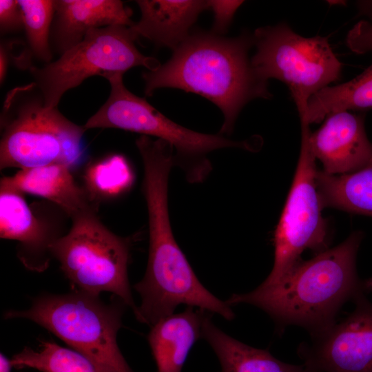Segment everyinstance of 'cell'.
<instances>
[{
	"label": "cell",
	"instance_id": "1",
	"mask_svg": "<svg viewBox=\"0 0 372 372\" xmlns=\"http://www.w3.org/2000/svg\"><path fill=\"white\" fill-rule=\"evenodd\" d=\"M138 149L144 166L149 245L145 275L133 286L141 299L136 320L152 327L174 313L179 304L233 320L231 306L203 285L173 234L167 202L169 174L174 165L172 148L163 141L147 140Z\"/></svg>",
	"mask_w": 372,
	"mask_h": 372
},
{
	"label": "cell",
	"instance_id": "2",
	"mask_svg": "<svg viewBox=\"0 0 372 372\" xmlns=\"http://www.w3.org/2000/svg\"><path fill=\"white\" fill-rule=\"evenodd\" d=\"M362 238V232L355 231L340 245L302 260L279 282H262L251 291L233 293L225 302L231 307L254 305L280 325L300 326L311 335L320 333L335 322L344 303L372 289V280L360 279L355 267Z\"/></svg>",
	"mask_w": 372,
	"mask_h": 372
},
{
	"label": "cell",
	"instance_id": "3",
	"mask_svg": "<svg viewBox=\"0 0 372 372\" xmlns=\"http://www.w3.org/2000/svg\"><path fill=\"white\" fill-rule=\"evenodd\" d=\"M253 45L249 33L235 38L212 31L192 33L165 63L143 72L145 93L152 96L157 89L170 87L198 94L223 112L220 134H230L246 103L271 97L267 81L256 74L249 58Z\"/></svg>",
	"mask_w": 372,
	"mask_h": 372
},
{
	"label": "cell",
	"instance_id": "4",
	"mask_svg": "<svg viewBox=\"0 0 372 372\" xmlns=\"http://www.w3.org/2000/svg\"><path fill=\"white\" fill-rule=\"evenodd\" d=\"M0 169H25L52 164L72 168L83 150L86 129L56 107H47L32 82L10 90L0 116Z\"/></svg>",
	"mask_w": 372,
	"mask_h": 372
},
{
	"label": "cell",
	"instance_id": "5",
	"mask_svg": "<svg viewBox=\"0 0 372 372\" xmlns=\"http://www.w3.org/2000/svg\"><path fill=\"white\" fill-rule=\"evenodd\" d=\"M127 306L115 296L110 303L79 289L43 293L24 310L10 309L3 318L26 319L47 329L103 372H134L117 344Z\"/></svg>",
	"mask_w": 372,
	"mask_h": 372
},
{
	"label": "cell",
	"instance_id": "6",
	"mask_svg": "<svg viewBox=\"0 0 372 372\" xmlns=\"http://www.w3.org/2000/svg\"><path fill=\"white\" fill-rule=\"evenodd\" d=\"M122 73L103 76L110 84V94L105 103L83 125L93 128H116L152 136L170 144L175 164L185 172L187 180L198 183L211 169L207 154L226 147L253 151L249 141H234L221 135L206 134L185 128L167 118L125 86Z\"/></svg>",
	"mask_w": 372,
	"mask_h": 372
},
{
	"label": "cell",
	"instance_id": "7",
	"mask_svg": "<svg viewBox=\"0 0 372 372\" xmlns=\"http://www.w3.org/2000/svg\"><path fill=\"white\" fill-rule=\"evenodd\" d=\"M51 252L74 289L96 296L110 292L136 315L127 275L130 241L112 232L97 214L72 219L69 231L54 242Z\"/></svg>",
	"mask_w": 372,
	"mask_h": 372
},
{
	"label": "cell",
	"instance_id": "8",
	"mask_svg": "<svg viewBox=\"0 0 372 372\" xmlns=\"http://www.w3.org/2000/svg\"><path fill=\"white\" fill-rule=\"evenodd\" d=\"M253 38V69L265 81L276 79L288 86L300 118L312 96L340 79L342 63L327 37H304L282 23L258 28Z\"/></svg>",
	"mask_w": 372,
	"mask_h": 372
},
{
	"label": "cell",
	"instance_id": "9",
	"mask_svg": "<svg viewBox=\"0 0 372 372\" xmlns=\"http://www.w3.org/2000/svg\"><path fill=\"white\" fill-rule=\"evenodd\" d=\"M136 39L130 27L94 29L57 60L42 68L30 66V74L42 93L45 105L56 107L68 90L94 75L124 74L136 66L157 69L161 64L139 52L134 44Z\"/></svg>",
	"mask_w": 372,
	"mask_h": 372
},
{
	"label": "cell",
	"instance_id": "10",
	"mask_svg": "<svg viewBox=\"0 0 372 372\" xmlns=\"http://www.w3.org/2000/svg\"><path fill=\"white\" fill-rule=\"evenodd\" d=\"M300 156L293 183L273 236L274 260L262 282L273 284L285 278L302 261L307 249L316 254L328 249L327 224L316 185V158L309 145V125L301 124Z\"/></svg>",
	"mask_w": 372,
	"mask_h": 372
},
{
	"label": "cell",
	"instance_id": "11",
	"mask_svg": "<svg viewBox=\"0 0 372 372\" xmlns=\"http://www.w3.org/2000/svg\"><path fill=\"white\" fill-rule=\"evenodd\" d=\"M354 302L345 319L300 345L309 372H372V302L366 296Z\"/></svg>",
	"mask_w": 372,
	"mask_h": 372
},
{
	"label": "cell",
	"instance_id": "12",
	"mask_svg": "<svg viewBox=\"0 0 372 372\" xmlns=\"http://www.w3.org/2000/svg\"><path fill=\"white\" fill-rule=\"evenodd\" d=\"M61 236L32 209L24 194L0 184V237L18 242L17 256L27 269L45 271L52 258L51 247Z\"/></svg>",
	"mask_w": 372,
	"mask_h": 372
},
{
	"label": "cell",
	"instance_id": "13",
	"mask_svg": "<svg viewBox=\"0 0 372 372\" xmlns=\"http://www.w3.org/2000/svg\"><path fill=\"white\" fill-rule=\"evenodd\" d=\"M308 141L312 154L329 174L353 172L372 161V143L362 116L347 110L328 115L318 130L309 133Z\"/></svg>",
	"mask_w": 372,
	"mask_h": 372
},
{
	"label": "cell",
	"instance_id": "14",
	"mask_svg": "<svg viewBox=\"0 0 372 372\" xmlns=\"http://www.w3.org/2000/svg\"><path fill=\"white\" fill-rule=\"evenodd\" d=\"M54 6L50 43L61 54L81 42L90 30L134 25L131 9L118 0H56Z\"/></svg>",
	"mask_w": 372,
	"mask_h": 372
},
{
	"label": "cell",
	"instance_id": "15",
	"mask_svg": "<svg viewBox=\"0 0 372 372\" xmlns=\"http://www.w3.org/2000/svg\"><path fill=\"white\" fill-rule=\"evenodd\" d=\"M63 164H52L19 169L12 176H5L0 184L23 194L47 199L56 205L71 220L87 214H97L98 202L85 187L79 186Z\"/></svg>",
	"mask_w": 372,
	"mask_h": 372
},
{
	"label": "cell",
	"instance_id": "16",
	"mask_svg": "<svg viewBox=\"0 0 372 372\" xmlns=\"http://www.w3.org/2000/svg\"><path fill=\"white\" fill-rule=\"evenodd\" d=\"M136 3L141 18L130 27L133 34L173 50L189 36L199 14L208 9L207 1L139 0Z\"/></svg>",
	"mask_w": 372,
	"mask_h": 372
},
{
	"label": "cell",
	"instance_id": "17",
	"mask_svg": "<svg viewBox=\"0 0 372 372\" xmlns=\"http://www.w3.org/2000/svg\"><path fill=\"white\" fill-rule=\"evenodd\" d=\"M209 313L187 307L172 313L151 327L147 341L157 372H181L189 351L201 338L203 321Z\"/></svg>",
	"mask_w": 372,
	"mask_h": 372
},
{
	"label": "cell",
	"instance_id": "18",
	"mask_svg": "<svg viewBox=\"0 0 372 372\" xmlns=\"http://www.w3.org/2000/svg\"><path fill=\"white\" fill-rule=\"evenodd\" d=\"M208 313L202 326L201 338L211 347L221 366L220 372H309L302 364L284 362L267 349L249 346L227 335L211 320Z\"/></svg>",
	"mask_w": 372,
	"mask_h": 372
},
{
	"label": "cell",
	"instance_id": "19",
	"mask_svg": "<svg viewBox=\"0 0 372 372\" xmlns=\"http://www.w3.org/2000/svg\"><path fill=\"white\" fill-rule=\"evenodd\" d=\"M316 180L323 207L372 217V161L359 170L341 175L318 170Z\"/></svg>",
	"mask_w": 372,
	"mask_h": 372
},
{
	"label": "cell",
	"instance_id": "20",
	"mask_svg": "<svg viewBox=\"0 0 372 372\" xmlns=\"http://www.w3.org/2000/svg\"><path fill=\"white\" fill-rule=\"evenodd\" d=\"M371 107L372 65L355 79L335 86H328L312 96L300 121L310 125L336 112Z\"/></svg>",
	"mask_w": 372,
	"mask_h": 372
},
{
	"label": "cell",
	"instance_id": "21",
	"mask_svg": "<svg viewBox=\"0 0 372 372\" xmlns=\"http://www.w3.org/2000/svg\"><path fill=\"white\" fill-rule=\"evenodd\" d=\"M10 360L16 369L41 372H103L79 353L48 340H40L37 349L24 347Z\"/></svg>",
	"mask_w": 372,
	"mask_h": 372
},
{
	"label": "cell",
	"instance_id": "22",
	"mask_svg": "<svg viewBox=\"0 0 372 372\" xmlns=\"http://www.w3.org/2000/svg\"><path fill=\"white\" fill-rule=\"evenodd\" d=\"M85 189L97 202L118 197L129 191L134 174L127 160L114 154L99 161L86 169Z\"/></svg>",
	"mask_w": 372,
	"mask_h": 372
},
{
	"label": "cell",
	"instance_id": "23",
	"mask_svg": "<svg viewBox=\"0 0 372 372\" xmlns=\"http://www.w3.org/2000/svg\"><path fill=\"white\" fill-rule=\"evenodd\" d=\"M30 52L38 59L50 63V31L54 13V1L17 0Z\"/></svg>",
	"mask_w": 372,
	"mask_h": 372
},
{
	"label": "cell",
	"instance_id": "24",
	"mask_svg": "<svg viewBox=\"0 0 372 372\" xmlns=\"http://www.w3.org/2000/svg\"><path fill=\"white\" fill-rule=\"evenodd\" d=\"M243 1L210 0L207 1L208 9L214 16L213 31L220 34L225 32L238 8Z\"/></svg>",
	"mask_w": 372,
	"mask_h": 372
},
{
	"label": "cell",
	"instance_id": "25",
	"mask_svg": "<svg viewBox=\"0 0 372 372\" xmlns=\"http://www.w3.org/2000/svg\"><path fill=\"white\" fill-rule=\"evenodd\" d=\"M346 43L357 54L372 52V21L362 20L348 32Z\"/></svg>",
	"mask_w": 372,
	"mask_h": 372
},
{
	"label": "cell",
	"instance_id": "26",
	"mask_svg": "<svg viewBox=\"0 0 372 372\" xmlns=\"http://www.w3.org/2000/svg\"><path fill=\"white\" fill-rule=\"evenodd\" d=\"M24 28L23 16L17 1H0V30L1 34L17 32Z\"/></svg>",
	"mask_w": 372,
	"mask_h": 372
},
{
	"label": "cell",
	"instance_id": "27",
	"mask_svg": "<svg viewBox=\"0 0 372 372\" xmlns=\"http://www.w3.org/2000/svg\"><path fill=\"white\" fill-rule=\"evenodd\" d=\"M9 54L3 45L0 47V81L1 84L4 81L9 63Z\"/></svg>",
	"mask_w": 372,
	"mask_h": 372
},
{
	"label": "cell",
	"instance_id": "28",
	"mask_svg": "<svg viewBox=\"0 0 372 372\" xmlns=\"http://www.w3.org/2000/svg\"><path fill=\"white\" fill-rule=\"evenodd\" d=\"M12 363L3 353H0V372H12Z\"/></svg>",
	"mask_w": 372,
	"mask_h": 372
}]
</instances>
